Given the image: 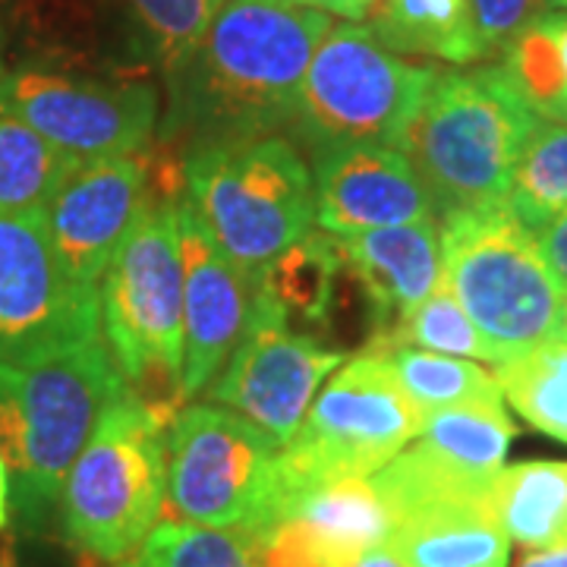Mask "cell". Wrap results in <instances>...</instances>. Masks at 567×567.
Listing matches in <instances>:
<instances>
[{
  "label": "cell",
  "mask_w": 567,
  "mask_h": 567,
  "mask_svg": "<svg viewBox=\"0 0 567 567\" xmlns=\"http://www.w3.org/2000/svg\"><path fill=\"white\" fill-rule=\"evenodd\" d=\"M331 17L284 0H227L205 39L164 73L162 136L183 155L290 130Z\"/></svg>",
  "instance_id": "1"
},
{
  "label": "cell",
  "mask_w": 567,
  "mask_h": 567,
  "mask_svg": "<svg viewBox=\"0 0 567 567\" xmlns=\"http://www.w3.org/2000/svg\"><path fill=\"white\" fill-rule=\"evenodd\" d=\"M123 391L104 338L0 360V461L10 473V517L25 533L54 517L70 466Z\"/></svg>",
  "instance_id": "2"
},
{
  "label": "cell",
  "mask_w": 567,
  "mask_h": 567,
  "mask_svg": "<svg viewBox=\"0 0 567 567\" xmlns=\"http://www.w3.org/2000/svg\"><path fill=\"white\" fill-rule=\"evenodd\" d=\"M536 121L505 66L439 70L398 148L420 174L432 212L451 218L505 205Z\"/></svg>",
  "instance_id": "3"
},
{
  "label": "cell",
  "mask_w": 567,
  "mask_h": 567,
  "mask_svg": "<svg viewBox=\"0 0 567 567\" xmlns=\"http://www.w3.org/2000/svg\"><path fill=\"white\" fill-rule=\"evenodd\" d=\"M102 338L126 388L162 416L183 406V262L177 199H152L99 284Z\"/></svg>",
  "instance_id": "4"
},
{
  "label": "cell",
  "mask_w": 567,
  "mask_h": 567,
  "mask_svg": "<svg viewBox=\"0 0 567 567\" xmlns=\"http://www.w3.org/2000/svg\"><path fill=\"white\" fill-rule=\"evenodd\" d=\"M167 416L130 388L104 406L61 488L66 536L99 561H123L158 527L167 498Z\"/></svg>",
  "instance_id": "5"
},
{
  "label": "cell",
  "mask_w": 567,
  "mask_h": 567,
  "mask_svg": "<svg viewBox=\"0 0 567 567\" xmlns=\"http://www.w3.org/2000/svg\"><path fill=\"white\" fill-rule=\"evenodd\" d=\"M439 230L445 287L495 350L498 363L565 338V290L548 271L536 234L507 205L451 215L442 218Z\"/></svg>",
  "instance_id": "6"
},
{
  "label": "cell",
  "mask_w": 567,
  "mask_h": 567,
  "mask_svg": "<svg viewBox=\"0 0 567 567\" xmlns=\"http://www.w3.org/2000/svg\"><path fill=\"white\" fill-rule=\"evenodd\" d=\"M183 196L249 281L316 221L312 171L284 136L183 155Z\"/></svg>",
  "instance_id": "7"
},
{
  "label": "cell",
  "mask_w": 567,
  "mask_h": 567,
  "mask_svg": "<svg viewBox=\"0 0 567 567\" xmlns=\"http://www.w3.org/2000/svg\"><path fill=\"white\" fill-rule=\"evenodd\" d=\"M420 425L423 416L410 404L388 353L365 350L344 360L281 447L278 505L306 488L375 476L420 435Z\"/></svg>",
  "instance_id": "8"
},
{
  "label": "cell",
  "mask_w": 567,
  "mask_h": 567,
  "mask_svg": "<svg viewBox=\"0 0 567 567\" xmlns=\"http://www.w3.org/2000/svg\"><path fill=\"white\" fill-rule=\"evenodd\" d=\"M281 447L221 404H189L167 423V505L183 524L252 536L278 505Z\"/></svg>",
  "instance_id": "9"
},
{
  "label": "cell",
  "mask_w": 567,
  "mask_h": 567,
  "mask_svg": "<svg viewBox=\"0 0 567 567\" xmlns=\"http://www.w3.org/2000/svg\"><path fill=\"white\" fill-rule=\"evenodd\" d=\"M435 66L406 63L360 22H331L300 89L297 133L312 152L347 142L401 145Z\"/></svg>",
  "instance_id": "10"
},
{
  "label": "cell",
  "mask_w": 567,
  "mask_h": 567,
  "mask_svg": "<svg viewBox=\"0 0 567 567\" xmlns=\"http://www.w3.org/2000/svg\"><path fill=\"white\" fill-rule=\"evenodd\" d=\"M369 480L388 511L385 548L401 567H507L495 480L445 464L416 442Z\"/></svg>",
  "instance_id": "11"
},
{
  "label": "cell",
  "mask_w": 567,
  "mask_h": 567,
  "mask_svg": "<svg viewBox=\"0 0 567 567\" xmlns=\"http://www.w3.org/2000/svg\"><path fill=\"white\" fill-rule=\"evenodd\" d=\"M0 111L85 164L140 155L158 130L162 99L140 76H85L29 63L0 73Z\"/></svg>",
  "instance_id": "12"
},
{
  "label": "cell",
  "mask_w": 567,
  "mask_h": 567,
  "mask_svg": "<svg viewBox=\"0 0 567 567\" xmlns=\"http://www.w3.org/2000/svg\"><path fill=\"white\" fill-rule=\"evenodd\" d=\"M341 363V350L297 334L281 309L252 290L244 334L205 394L212 404L259 425L275 445L284 447L297 435L324 379Z\"/></svg>",
  "instance_id": "13"
},
{
  "label": "cell",
  "mask_w": 567,
  "mask_h": 567,
  "mask_svg": "<svg viewBox=\"0 0 567 567\" xmlns=\"http://www.w3.org/2000/svg\"><path fill=\"white\" fill-rule=\"evenodd\" d=\"M102 338L99 290L70 278L44 215H0V360Z\"/></svg>",
  "instance_id": "14"
},
{
  "label": "cell",
  "mask_w": 567,
  "mask_h": 567,
  "mask_svg": "<svg viewBox=\"0 0 567 567\" xmlns=\"http://www.w3.org/2000/svg\"><path fill=\"white\" fill-rule=\"evenodd\" d=\"M183 262V398L205 394L244 334L252 284L186 196L177 199Z\"/></svg>",
  "instance_id": "15"
},
{
  "label": "cell",
  "mask_w": 567,
  "mask_h": 567,
  "mask_svg": "<svg viewBox=\"0 0 567 567\" xmlns=\"http://www.w3.org/2000/svg\"><path fill=\"white\" fill-rule=\"evenodd\" d=\"M148 203V164L136 155L80 164L44 212L70 278L99 290L117 246Z\"/></svg>",
  "instance_id": "16"
},
{
  "label": "cell",
  "mask_w": 567,
  "mask_h": 567,
  "mask_svg": "<svg viewBox=\"0 0 567 567\" xmlns=\"http://www.w3.org/2000/svg\"><path fill=\"white\" fill-rule=\"evenodd\" d=\"M316 224L347 237L435 218L420 174L401 148L347 142L312 152Z\"/></svg>",
  "instance_id": "17"
},
{
  "label": "cell",
  "mask_w": 567,
  "mask_h": 567,
  "mask_svg": "<svg viewBox=\"0 0 567 567\" xmlns=\"http://www.w3.org/2000/svg\"><path fill=\"white\" fill-rule=\"evenodd\" d=\"M334 240L344 268L363 281L375 309V322L382 328L429 300L445 284L439 218L347 234Z\"/></svg>",
  "instance_id": "18"
},
{
  "label": "cell",
  "mask_w": 567,
  "mask_h": 567,
  "mask_svg": "<svg viewBox=\"0 0 567 567\" xmlns=\"http://www.w3.org/2000/svg\"><path fill=\"white\" fill-rule=\"evenodd\" d=\"M365 25L394 54L445 63L483 61L470 0H375Z\"/></svg>",
  "instance_id": "19"
},
{
  "label": "cell",
  "mask_w": 567,
  "mask_h": 567,
  "mask_svg": "<svg viewBox=\"0 0 567 567\" xmlns=\"http://www.w3.org/2000/svg\"><path fill=\"white\" fill-rule=\"evenodd\" d=\"M492 502L511 543L527 551L567 546V461L502 466Z\"/></svg>",
  "instance_id": "20"
},
{
  "label": "cell",
  "mask_w": 567,
  "mask_h": 567,
  "mask_svg": "<svg viewBox=\"0 0 567 567\" xmlns=\"http://www.w3.org/2000/svg\"><path fill=\"white\" fill-rule=\"evenodd\" d=\"M76 167L29 123L0 111V215H44Z\"/></svg>",
  "instance_id": "21"
},
{
  "label": "cell",
  "mask_w": 567,
  "mask_h": 567,
  "mask_svg": "<svg viewBox=\"0 0 567 567\" xmlns=\"http://www.w3.org/2000/svg\"><path fill=\"white\" fill-rule=\"evenodd\" d=\"M514 435L517 425L511 423L505 401L457 404L429 413L420 425L416 445L464 473L495 480L498 470L505 466Z\"/></svg>",
  "instance_id": "22"
},
{
  "label": "cell",
  "mask_w": 567,
  "mask_h": 567,
  "mask_svg": "<svg viewBox=\"0 0 567 567\" xmlns=\"http://www.w3.org/2000/svg\"><path fill=\"white\" fill-rule=\"evenodd\" d=\"M341 268L344 259L331 234H306L287 246L275 262L265 265L249 284L281 309L287 322H322L334 300V281Z\"/></svg>",
  "instance_id": "23"
},
{
  "label": "cell",
  "mask_w": 567,
  "mask_h": 567,
  "mask_svg": "<svg viewBox=\"0 0 567 567\" xmlns=\"http://www.w3.org/2000/svg\"><path fill=\"white\" fill-rule=\"evenodd\" d=\"M281 514H300L306 524H312L331 543L357 555L385 546L388 511L372 480H338V483L306 488L300 495L284 498L271 514V520H278Z\"/></svg>",
  "instance_id": "24"
},
{
  "label": "cell",
  "mask_w": 567,
  "mask_h": 567,
  "mask_svg": "<svg viewBox=\"0 0 567 567\" xmlns=\"http://www.w3.org/2000/svg\"><path fill=\"white\" fill-rule=\"evenodd\" d=\"M502 66L536 117L567 123V7L527 25Z\"/></svg>",
  "instance_id": "25"
},
{
  "label": "cell",
  "mask_w": 567,
  "mask_h": 567,
  "mask_svg": "<svg viewBox=\"0 0 567 567\" xmlns=\"http://www.w3.org/2000/svg\"><path fill=\"white\" fill-rule=\"evenodd\" d=\"M505 205L527 224L543 230L567 208V123L536 121L520 158L514 164Z\"/></svg>",
  "instance_id": "26"
},
{
  "label": "cell",
  "mask_w": 567,
  "mask_h": 567,
  "mask_svg": "<svg viewBox=\"0 0 567 567\" xmlns=\"http://www.w3.org/2000/svg\"><path fill=\"white\" fill-rule=\"evenodd\" d=\"M495 379L507 404L533 429L567 445V338H551L498 363Z\"/></svg>",
  "instance_id": "27"
},
{
  "label": "cell",
  "mask_w": 567,
  "mask_h": 567,
  "mask_svg": "<svg viewBox=\"0 0 567 567\" xmlns=\"http://www.w3.org/2000/svg\"><path fill=\"white\" fill-rule=\"evenodd\" d=\"M388 357H391V365L404 385L410 404L420 410L423 420L445 406L505 401L498 379L488 375L486 369L473 360L432 353V350H420V347H398V350H388Z\"/></svg>",
  "instance_id": "28"
},
{
  "label": "cell",
  "mask_w": 567,
  "mask_h": 567,
  "mask_svg": "<svg viewBox=\"0 0 567 567\" xmlns=\"http://www.w3.org/2000/svg\"><path fill=\"white\" fill-rule=\"evenodd\" d=\"M398 347H420V350L447 353V357L498 363L495 350L480 334V328L470 322V316L451 297V290H447L445 284L429 300L413 306L410 312L398 316L388 328H382L369 350L388 353V350H398Z\"/></svg>",
  "instance_id": "29"
},
{
  "label": "cell",
  "mask_w": 567,
  "mask_h": 567,
  "mask_svg": "<svg viewBox=\"0 0 567 567\" xmlns=\"http://www.w3.org/2000/svg\"><path fill=\"white\" fill-rule=\"evenodd\" d=\"M227 0H126L142 66L171 73L205 39Z\"/></svg>",
  "instance_id": "30"
},
{
  "label": "cell",
  "mask_w": 567,
  "mask_h": 567,
  "mask_svg": "<svg viewBox=\"0 0 567 567\" xmlns=\"http://www.w3.org/2000/svg\"><path fill=\"white\" fill-rule=\"evenodd\" d=\"M136 567H259L252 543L237 529L158 524L140 546Z\"/></svg>",
  "instance_id": "31"
},
{
  "label": "cell",
  "mask_w": 567,
  "mask_h": 567,
  "mask_svg": "<svg viewBox=\"0 0 567 567\" xmlns=\"http://www.w3.org/2000/svg\"><path fill=\"white\" fill-rule=\"evenodd\" d=\"M246 539L252 543L259 567H357L363 558L331 543L300 514H281Z\"/></svg>",
  "instance_id": "32"
},
{
  "label": "cell",
  "mask_w": 567,
  "mask_h": 567,
  "mask_svg": "<svg viewBox=\"0 0 567 567\" xmlns=\"http://www.w3.org/2000/svg\"><path fill=\"white\" fill-rule=\"evenodd\" d=\"M476 35L483 44V54L505 51L527 25L543 20L546 13L565 10L567 0H470Z\"/></svg>",
  "instance_id": "33"
},
{
  "label": "cell",
  "mask_w": 567,
  "mask_h": 567,
  "mask_svg": "<svg viewBox=\"0 0 567 567\" xmlns=\"http://www.w3.org/2000/svg\"><path fill=\"white\" fill-rule=\"evenodd\" d=\"M536 244H539L548 271L555 275V281L567 297V208L561 215H555L543 230H536Z\"/></svg>",
  "instance_id": "34"
},
{
  "label": "cell",
  "mask_w": 567,
  "mask_h": 567,
  "mask_svg": "<svg viewBox=\"0 0 567 567\" xmlns=\"http://www.w3.org/2000/svg\"><path fill=\"white\" fill-rule=\"evenodd\" d=\"M306 7H316V10H322V13H338V17H344V20H363L365 13H369V7H372V0H303Z\"/></svg>",
  "instance_id": "35"
},
{
  "label": "cell",
  "mask_w": 567,
  "mask_h": 567,
  "mask_svg": "<svg viewBox=\"0 0 567 567\" xmlns=\"http://www.w3.org/2000/svg\"><path fill=\"white\" fill-rule=\"evenodd\" d=\"M517 567H567V546L546 548V551H529Z\"/></svg>",
  "instance_id": "36"
},
{
  "label": "cell",
  "mask_w": 567,
  "mask_h": 567,
  "mask_svg": "<svg viewBox=\"0 0 567 567\" xmlns=\"http://www.w3.org/2000/svg\"><path fill=\"white\" fill-rule=\"evenodd\" d=\"M357 567H401V565H398V558H394L385 546H379V548H369Z\"/></svg>",
  "instance_id": "37"
},
{
  "label": "cell",
  "mask_w": 567,
  "mask_h": 567,
  "mask_svg": "<svg viewBox=\"0 0 567 567\" xmlns=\"http://www.w3.org/2000/svg\"><path fill=\"white\" fill-rule=\"evenodd\" d=\"M10 524V473L0 461V529Z\"/></svg>",
  "instance_id": "38"
},
{
  "label": "cell",
  "mask_w": 567,
  "mask_h": 567,
  "mask_svg": "<svg viewBox=\"0 0 567 567\" xmlns=\"http://www.w3.org/2000/svg\"><path fill=\"white\" fill-rule=\"evenodd\" d=\"M561 334L567 338V300H565V316H561Z\"/></svg>",
  "instance_id": "39"
},
{
  "label": "cell",
  "mask_w": 567,
  "mask_h": 567,
  "mask_svg": "<svg viewBox=\"0 0 567 567\" xmlns=\"http://www.w3.org/2000/svg\"><path fill=\"white\" fill-rule=\"evenodd\" d=\"M0 73H3V32H0Z\"/></svg>",
  "instance_id": "40"
},
{
  "label": "cell",
  "mask_w": 567,
  "mask_h": 567,
  "mask_svg": "<svg viewBox=\"0 0 567 567\" xmlns=\"http://www.w3.org/2000/svg\"><path fill=\"white\" fill-rule=\"evenodd\" d=\"M117 567H136V565H133V561H123V565H117Z\"/></svg>",
  "instance_id": "41"
},
{
  "label": "cell",
  "mask_w": 567,
  "mask_h": 567,
  "mask_svg": "<svg viewBox=\"0 0 567 567\" xmlns=\"http://www.w3.org/2000/svg\"><path fill=\"white\" fill-rule=\"evenodd\" d=\"M284 3H303V0H284ZM306 7V3H303Z\"/></svg>",
  "instance_id": "42"
},
{
  "label": "cell",
  "mask_w": 567,
  "mask_h": 567,
  "mask_svg": "<svg viewBox=\"0 0 567 567\" xmlns=\"http://www.w3.org/2000/svg\"><path fill=\"white\" fill-rule=\"evenodd\" d=\"M372 3H375V0H372Z\"/></svg>",
  "instance_id": "43"
},
{
  "label": "cell",
  "mask_w": 567,
  "mask_h": 567,
  "mask_svg": "<svg viewBox=\"0 0 567 567\" xmlns=\"http://www.w3.org/2000/svg\"><path fill=\"white\" fill-rule=\"evenodd\" d=\"M0 567H3V565H0Z\"/></svg>",
  "instance_id": "44"
}]
</instances>
